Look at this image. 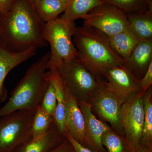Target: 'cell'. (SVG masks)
Instances as JSON below:
<instances>
[{"label":"cell","instance_id":"cell-1","mask_svg":"<svg viewBox=\"0 0 152 152\" xmlns=\"http://www.w3.org/2000/svg\"><path fill=\"white\" fill-rule=\"evenodd\" d=\"M45 24L37 15L32 0H16L8 12L1 15L0 41L15 52L46 47Z\"/></svg>","mask_w":152,"mask_h":152},{"label":"cell","instance_id":"cell-2","mask_svg":"<svg viewBox=\"0 0 152 152\" xmlns=\"http://www.w3.org/2000/svg\"><path fill=\"white\" fill-rule=\"evenodd\" d=\"M73 43L78 59L97 79H102L110 69L124 64V60L113 51L107 36L94 28H77Z\"/></svg>","mask_w":152,"mask_h":152},{"label":"cell","instance_id":"cell-3","mask_svg":"<svg viewBox=\"0 0 152 152\" xmlns=\"http://www.w3.org/2000/svg\"><path fill=\"white\" fill-rule=\"evenodd\" d=\"M50 56L49 52L28 68L11 93L10 99L0 109V117L22 110L35 113L48 87L46 70Z\"/></svg>","mask_w":152,"mask_h":152},{"label":"cell","instance_id":"cell-4","mask_svg":"<svg viewBox=\"0 0 152 152\" xmlns=\"http://www.w3.org/2000/svg\"><path fill=\"white\" fill-rule=\"evenodd\" d=\"M77 29L75 22L60 18L46 23L43 38L51 48L47 69L55 70L63 62L69 61L77 57V50L72 40Z\"/></svg>","mask_w":152,"mask_h":152},{"label":"cell","instance_id":"cell-5","mask_svg":"<svg viewBox=\"0 0 152 152\" xmlns=\"http://www.w3.org/2000/svg\"><path fill=\"white\" fill-rule=\"evenodd\" d=\"M34 113L22 110L0 117V152H13L31 139Z\"/></svg>","mask_w":152,"mask_h":152},{"label":"cell","instance_id":"cell-6","mask_svg":"<svg viewBox=\"0 0 152 152\" xmlns=\"http://www.w3.org/2000/svg\"><path fill=\"white\" fill-rule=\"evenodd\" d=\"M56 70L65 86L78 101L88 102L99 86L96 77L77 58L63 62Z\"/></svg>","mask_w":152,"mask_h":152},{"label":"cell","instance_id":"cell-7","mask_svg":"<svg viewBox=\"0 0 152 152\" xmlns=\"http://www.w3.org/2000/svg\"><path fill=\"white\" fill-rule=\"evenodd\" d=\"M98 80L99 86L88 102L91 104L92 111L124 137L120 116L125 101L103 79Z\"/></svg>","mask_w":152,"mask_h":152},{"label":"cell","instance_id":"cell-8","mask_svg":"<svg viewBox=\"0 0 152 152\" xmlns=\"http://www.w3.org/2000/svg\"><path fill=\"white\" fill-rule=\"evenodd\" d=\"M145 92L140 91L125 101L121 110V126L124 137L132 152L141 144L144 120Z\"/></svg>","mask_w":152,"mask_h":152},{"label":"cell","instance_id":"cell-9","mask_svg":"<svg viewBox=\"0 0 152 152\" xmlns=\"http://www.w3.org/2000/svg\"><path fill=\"white\" fill-rule=\"evenodd\" d=\"M83 26L94 28L110 37L129 29L126 14L111 4L104 3L88 13Z\"/></svg>","mask_w":152,"mask_h":152},{"label":"cell","instance_id":"cell-10","mask_svg":"<svg viewBox=\"0 0 152 152\" xmlns=\"http://www.w3.org/2000/svg\"><path fill=\"white\" fill-rule=\"evenodd\" d=\"M102 79L125 102L141 91L140 79L124 64L110 69Z\"/></svg>","mask_w":152,"mask_h":152},{"label":"cell","instance_id":"cell-11","mask_svg":"<svg viewBox=\"0 0 152 152\" xmlns=\"http://www.w3.org/2000/svg\"><path fill=\"white\" fill-rule=\"evenodd\" d=\"M85 120V136L87 148L93 152H106L102 145L104 133L111 129L105 122L98 119L93 113L91 104L86 101H78Z\"/></svg>","mask_w":152,"mask_h":152},{"label":"cell","instance_id":"cell-12","mask_svg":"<svg viewBox=\"0 0 152 152\" xmlns=\"http://www.w3.org/2000/svg\"><path fill=\"white\" fill-rule=\"evenodd\" d=\"M35 47L20 52H15L7 48L0 41V104L5 101L8 92L4 85L6 77L13 69L36 54Z\"/></svg>","mask_w":152,"mask_h":152},{"label":"cell","instance_id":"cell-13","mask_svg":"<svg viewBox=\"0 0 152 152\" xmlns=\"http://www.w3.org/2000/svg\"><path fill=\"white\" fill-rule=\"evenodd\" d=\"M64 87L66 121L68 134L86 147L85 136V120L78 101Z\"/></svg>","mask_w":152,"mask_h":152},{"label":"cell","instance_id":"cell-14","mask_svg":"<svg viewBox=\"0 0 152 152\" xmlns=\"http://www.w3.org/2000/svg\"><path fill=\"white\" fill-rule=\"evenodd\" d=\"M152 62V39L139 42L124 65L140 80Z\"/></svg>","mask_w":152,"mask_h":152},{"label":"cell","instance_id":"cell-15","mask_svg":"<svg viewBox=\"0 0 152 152\" xmlns=\"http://www.w3.org/2000/svg\"><path fill=\"white\" fill-rule=\"evenodd\" d=\"M66 139L53 122L45 134L37 139H31L20 145L13 152H50Z\"/></svg>","mask_w":152,"mask_h":152},{"label":"cell","instance_id":"cell-16","mask_svg":"<svg viewBox=\"0 0 152 152\" xmlns=\"http://www.w3.org/2000/svg\"><path fill=\"white\" fill-rule=\"evenodd\" d=\"M47 73L53 82L56 94L57 105L53 116L54 122L60 132L66 138L68 132L66 124L65 97L64 84L56 70H49Z\"/></svg>","mask_w":152,"mask_h":152},{"label":"cell","instance_id":"cell-17","mask_svg":"<svg viewBox=\"0 0 152 152\" xmlns=\"http://www.w3.org/2000/svg\"><path fill=\"white\" fill-rule=\"evenodd\" d=\"M126 15L129 29L136 37L140 40L152 39V11Z\"/></svg>","mask_w":152,"mask_h":152},{"label":"cell","instance_id":"cell-18","mask_svg":"<svg viewBox=\"0 0 152 152\" xmlns=\"http://www.w3.org/2000/svg\"><path fill=\"white\" fill-rule=\"evenodd\" d=\"M108 38L112 50L124 63L129 58L135 47L142 41L136 37L129 29Z\"/></svg>","mask_w":152,"mask_h":152},{"label":"cell","instance_id":"cell-19","mask_svg":"<svg viewBox=\"0 0 152 152\" xmlns=\"http://www.w3.org/2000/svg\"><path fill=\"white\" fill-rule=\"evenodd\" d=\"M104 3L103 0H70L60 18L72 22L84 19L90 11Z\"/></svg>","mask_w":152,"mask_h":152},{"label":"cell","instance_id":"cell-20","mask_svg":"<svg viewBox=\"0 0 152 152\" xmlns=\"http://www.w3.org/2000/svg\"><path fill=\"white\" fill-rule=\"evenodd\" d=\"M33 3L37 15L45 23L59 18L67 6L60 0H36Z\"/></svg>","mask_w":152,"mask_h":152},{"label":"cell","instance_id":"cell-21","mask_svg":"<svg viewBox=\"0 0 152 152\" xmlns=\"http://www.w3.org/2000/svg\"><path fill=\"white\" fill-rule=\"evenodd\" d=\"M152 88L145 94L144 100V120L140 145L152 148Z\"/></svg>","mask_w":152,"mask_h":152},{"label":"cell","instance_id":"cell-22","mask_svg":"<svg viewBox=\"0 0 152 152\" xmlns=\"http://www.w3.org/2000/svg\"><path fill=\"white\" fill-rule=\"evenodd\" d=\"M53 122V117L39 107L34 115L31 132L32 140L45 134L50 130Z\"/></svg>","mask_w":152,"mask_h":152},{"label":"cell","instance_id":"cell-23","mask_svg":"<svg viewBox=\"0 0 152 152\" xmlns=\"http://www.w3.org/2000/svg\"><path fill=\"white\" fill-rule=\"evenodd\" d=\"M111 4L125 14L152 11V0H103Z\"/></svg>","mask_w":152,"mask_h":152},{"label":"cell","instance_id":"cell-24","mask_svg":"<svg viewBox=\"0 0 152 152\" xmlns=\"http://www.w3.org/2000/svg\"><path fill=\"white\" fill-rule=\"evenodd\" d=\"M102 143L107 152H132L124 138L112 129L104 133Z\"/></svg>","mask_w":152,"mask_h":152},{"label":"cell","instance_id":"cell-25","mask_svg":"<svg viewBox=\"0 0 152 152\" xmlns=\"http://www.w3.org/2000/svg\"><path fill=\"white\" fill-rule=\"evenodd\" d=\"M46 74L49 80V84L40 107L44 111L53 117L57 105L56 94L53 80L47 72Z\"/></svg>","mask_w":152,"mask_h":152},{"label":"cell","instance_id":"cell-26","mask_svg":"<svg viewBox=\"0 0 152 152\" xmlns=\"http://www.w3.org/2000/svg\"><path fill=\"white\" fill-rule=\"evenodd\" d=\"M140 87L142 91L146 92L152 85V62L151 63L143 77L140 79Z\"/></svg>","mask_w":152,"mask_h":152},{"label":"cell","instance_id":"cell-27","mask_svg":"<svg viewBox=\"0 0 152 152\" xmlns=\"http://www.w3.org/2000/svg\"><path fill=\"white\" fill-rule=\"evenodd\" d=\"M16 0H0V15H4L10 11Z\"/></svg>","mask_w":152,"mask_h":152},{"label":"cell","instance_id":"cell-28","mask_svg":"<svg viewBox=\"0 0 152 152\" xmlns=\"http://www.w3.org/2000/svg\"><path fill=\"white\" fill-rule=\"evenodd\" d=\"M66 138L69 140L71 143L72 148H73L75 152H93L89 149L84 146L81 144L77 142L72 137H71L69 134H67Z\"/></svg>","mask_w":152,"mask_h":152},{"label":"cell","instance_id":"cell-29","mask_svg":"<svg viewBox=\"0 0 152 152\" xmlns=\"http://www.w3.org/2000/svg\"><path fill=\"white\" fill-rule=\"evenodd\" d=\"M72 148L71 143L67 139L64 142L50 152H68Z\"/></svg>","mask_w":152,"mask_h":152},{"label":"cell","instance_id":"cell-30","mask_svg":"<svg viewBox=\"0 0 152 152\" xmlns=\"http://www.w3.org/2000/svg\"><path fill=\"white\" fill-rule=\"evenodd\" d=\"M135 152H152V148H150L140 145V147L137 149Z\"/></svg>","mask_w":152,"mask_h":152},{"label":"cell","instance_id":"cell-31","mask_svg":"<svg viewBox=\"0 0 152 152\" xmlns=\"http://www.w3.org/2000/svg\"><path fill=\"white\" fill-rule=\"evenodd\" d=\"M60 1L67 5L69 1L70 0H60Z\"/></svg>","mask_w":152,"mask_h":152},{"label":"cell","instance_id":"cell-32","mask_svg":"<svg viewBox=\"0 0 152 152\" xmlns=\"http://www.w3.org/2000/svg\"><path fill=\"white\" fill-rule=\"evenodd\" d=\"M68 152H75V150H74L73 148H72H72H71L70 150Z\"/></svg>","mask_w":152,"mask_h":152},{"label":"cell","instance_id":"cell-33","mask_svg":"<svg viewBox=\"0 0 152 152\" xmlns=\"http://www.w3.org/2000/svg\"><path fill=\"white\" fill-rule=\"evenodd\" d=\"M1 15H0V25H1Z\"/></svg>","mask_w":152,"mask_h":152},{"label":"cell","instance_id":"cell-34","mask_svg":"<svg viewBox=\"0 0 152 152\" xmlns=\"http://www.w3.org/2000/svg\"><path fill=\"white\" fill-rule=\"evenodd\" d=\"M33 2L35 1H36V0H32Z\"/></svg>","mask_w":152,"mask_h":152}]
</instances>
